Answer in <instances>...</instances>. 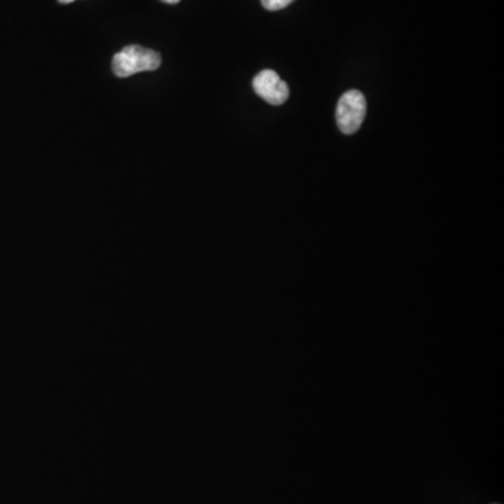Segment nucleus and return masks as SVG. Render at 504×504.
Listing matches in <instances>:
<instances>
[{"instance_id":"5","label":"nucleus","mask_w":504,"mask_h":504,"mask_svg":"<svg viewBox=\"0 0 504 504\" xmlns=\"http://www.w3.org/2000/svg\"><path fill=\"white\" fill-rule=\"evenodd\" d=\"M163 2H164V4L175 5L178 4L180 0H163Z\"/></svg>"},{"instance_id":"6","label":"nucleus","mask_w":504,"mask_h":504,"mask_svg":"<svg viewBox=\"0 0 504 504\" xmlns=\"http://www.w3.org/2000/svg\"><path fill=\"white\" fill-rule=\"evenodd\" d=\"M58 2H59V4L68 5L72 4V2H75V0H58Z\"/></svg>"},{"instance_id":"1","label":"nucleus","mask_w":504,"mask_h":504,"mask_svg":"<svg viewBox=\"0 0 504 504\" xmlns=\"http://www.w3.org/2000/svg\"><path fill=\"white\" fill-rule=\"evenodd\" d=\"M162 57L153 49L139 46L125 47L112 58V70L118 78H130L136 73L159 69Z\"/></svg>"},{"instance_id":"4","label":"nucleus","mask_w":504,"mask_h":504,"mask_svg":"<svg viewBox=\"0 0 504 504\" xmlns=\"http://www.w3.org/2000/svg\"><path fill=\"white\" fill-rule=\"evenodd\" d=\"M262 6L269 12L285 9L289 5L293 4L294 0H261Z\"/></svg>"},{"instance_id":"3","label":"nucleus","mask_w":504,"mask_h":504,"mask_svg":"<svg viewBox=\"0 0 504 504\" xmlns=\"http://www.w3.org/2000/svg\"><path fill=\"white\" fill-rule=\"evenodd\" d=\"M254 91L265 101L272 105H282L288 101V84L273 70H262L252 81Z\"/></svg>"},{"instance_id":"2","label":"nucleus","mask_w":504,"mask_h":504,"mask_svg":"<svg viewBox=\"0 0 504 504\" xmlns=\"http://www.w3.org/2000/svg\"><path fill=\"white\" fill-rule=\"evenodd\" d=\"M366 99L359 90H349L343 94L336 107V122L341 132L345 135H353L361 130L362 123L366 118Z\"/></svg>"}]
</instances>
